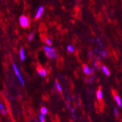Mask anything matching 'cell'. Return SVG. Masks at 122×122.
<instances>
[{"instance_id":"5bb4252c","label":"cell","mask_w":122,"mask_h":122,"mask_svg":"<svg viewBox=\"0 0 122 122\" xmlns=\"http://www.w3.org/2000/svg\"><path fill=\"white\" fill-rule=\"evenodd\" d=\"M98 52H99V53L100 54L102 57H105V56H107V52H106V51H98Z\"/></svg>"},{"instance_id":"8992f818","label":"cell","mask_w":122,"mask_h":122,"mask_svg":"<svg viewBox=\"0 0 122 122\" xmlns=\"http://www.w3.org/2000/svg\"><path fill=\"white\" fill-rule=\"evenodd\" d=\"M114 99H115V100H116V102L117 105H118L119 107H121L122 103H121V99L120 97H119L118 94H114Z\"/></svg>"},{"instance_id":"9c48e42d","label":"cell","mask_w":122,"mask_h":122,"mask_svg":"<svg viewBox=\"0 0 122 122\" xmlns=\"http://www.w3.org/2000/svg\"><path fill=\"white\" fill-rule=\"evenodd\" d=\"M102 70L103 73L105 75H106L107 76H109L110 75V70L107 69V67H106L105 66H102Z\"/></svg>"},{"instance_id":"d6986e66","label":"cell","mask_w":122,"mask_h":122,"mask_svg":"<svg viewBox=\"0 0 122 122\" xmlns=\"http://www.w3.org/2000/svg\"><path fill=\"white\" fill-rule=\"evenodd\" d=\"M0 110H1V111H3V110H4V106L2 103L0 104Z\"/></svg>"},{"instance_id":"e0dca14e","label":"cell","mask_w":122,"mask_h":122,"mask_svg":"<svg viewBox=\"0 0 122 122\" xmlns=\"http://www.w3.org/2000/svg\"><path fill=\"white\" fill-rule=\"evenodd\" d=\"M46 42L48 44V46H51V45H52V41H51V40H50L49 38H46Z\"/></svg>"},{"instance_id":"7a4b0ae2","label":"cell","mask_w":122,"mask_h":122,"mask_svg":"<svg viewBox=\"0 0 122 122\" xmlns=\"http://www.w3.org/2000/svg\"><path fill=\"white\" fill-rule=\"evenodd\" d=\"M19 23L23 28H27L29 26V20L25 15H21L19 19Z\"/></svg>"},{"instance_id":"ffe728a7","label":"cell","mask_w":122,"mask_h":122,"mask_svg":"<svg viewBox=\"0 0 122 122\" xmlns=\"http://www.w3.org/2000/svg\"><path fill=\"white\" fill-rule=\"evenodd\" d=\"M97 42L99 44V46H100L101 47H102V42H100V40H99V39H97Z\"/></svg>"},{"instance_id":"8fae6325","label":"cell","mask_w":122,"mask_h":122,"mask_svg":"<svg viewBox=\"0 0 122 122\" xmlns=\"http://www.w3.org/2000/svg\"><path fill=\"white\" fill-rule=\"evenodd\" d=\"M40 111H41V113H42V114L46 115V114L48 113V110H47L46 107H41V109H40Z\"/></svg>"},{"instance_id":"52a82bcc","label":"cell","mask_w":122,"mask_h":122,"mask_svg":"<svg viewBox=\"0 0 122 122\" xmlns=\"http://www.w3.org/2000/svg\"><path fill=\"white\" fill-rule=\"evenodd\" d=\"M37 72H38V74L40 76H42V77H46V75H47L46 70L45 69H43V68H39L38 70H37Z\"/></svg>"},{"instance_id":"ba28073f","label":"cell","mask_w":122,"mask_h":122,"mask_svg":"<svg viewBox=\"0 0 122 122\" xmlns=\"http://www.w3.org/2000/svg\"><path fill=\"white\" fill-rule=\"evenodd\" d=\"M19 54H20V60H21V61H24V60L26 59L25 51H24V48H20Z\"/></svg>"},{"instance_id":"30bf717a","label":"cell","mask_w":122,"mask_h":122,"mask_svg":"<svg viewBox=\"0 0 122 122\" xmlns=\"http://www.w3.org/2000/svg\"><path fill=\"white\" fill-rule=\"evenodd\" d=\"M97 97L98 99H102V97H103L102 92V91H101L100 89L98 90V91L97 92Z\"/></svg>"},{"instance_id":"6da1fadb","label":"cell","mask_w":122,"mask_h":122,"mask_svg":"<svg viewBox=\"0 0 122 122\" xmlns=\"http://www.w3.org/2000/svg\"><path fill=\"white\" fill-rule=\"evenodd\" d=\"M44 51L46 52L47 57H48L50 59H56L57 58L56 51L54 48H51L49 46H45L44 47Z\"/></svg>"},{"instance_id":"7c38bea8","label":"cell","mask_w":122,"mask_h":122,"mask_svg":"<svg viewBox=\"0 0 122 122\" xmlns=\"http://www.w3.org/2000/svg\"><path fill=\"white\" fill-rule=\"evenodd\" d=\"M55 85H56V88H57V90L59 91V92H61L62 91V88H61V85L56 81V83H55Z\"/></svg>"},{"instance_id":"5b68a950","label":"cell","mask_w":122,"mask_h":122,"mask_svg":"<svg viewBox=\"0 0 122 122\" xmlns=\"http://www.w3.org/2000/svg\"><path fill=\"white\" fill-rule=\"evenodd\" d=\"M83 70L84 73L86 75H90L92 73V70H90L89 67H88L86 64H84L83 66Z\"/></svg>"},{"instance_id":"2e32d148","label":"cell","mask_w":122,"mask_h":122,"mask_svg":"<svg viewBox=\"0 0 122 122\" xmlns=\"http://www.w3.org/2000/svg\"><path fill=\"white\" fill-rule=\"evenodd\" d=\"M67 51H70V52H74L75 49H74V48L72 46H67Z\"/></svg>"},{"instance_id":"9a60e30c","label":"cell","mask_w":122,"mask_h":122,"mask_svg":"<svg viewBox=\"0 0 122 122\" xmlns=\"http://www.w3.org/2000/svg\"><path fill=\"white\" fill-rule=\"evenodd\" d=\"M33 38H34V32H31V34L29 35V37H28V40L29 41H32Z\"/></svg>"},{"instance_id":"ac0fdd59","label":"cell","mask_w":122,"mask_h":122,"mask_svg":"<svg viewBox=\"0 0 122 122\" xmlns=\"http://www.w3.org/2000/svg\"><path fill=\"white\" fill-rule=\"evenodd\" d=\"M114 114H115V116H116V117L118 116V110H117L116 108H114Z\"/></svg>"},{"instance_id":"277c9868","label":"cell","mask_w":122,"mask_h":122,"mask_svg":"<svg viewBox=\"0 0 122 122\" xmlns=\"http://www.w3.org/2000/svg\"><path fill=\"white\" fill-rule=\"evenodd\" d=\"M43 12H44V7H42V6L38 8L37 11L36 15H35V18H36V19H39V18L42 16Z\"/></svg>"},{"instance_id":"4fadbf2b","label":"cell","mask_w":122,"mask_h":122,"mask_svg":"<svg viewBox=\"0 0 122 122\" xmlns=\"http://www.w3.org/2000/svg\"><path fill=\"white\" fill-rule=\"evenodd\" d=\"M39 119H40V122H46V119H45V117H44V115L40 113L39 115Z\"/></svg>"},{"instance_id":"3957f363","label":"cell","mask_w":122,"mask_h":122,"mask_svg":"<svg viewBox=\"0 0 122 122\" xmlns=\"http://www.w3.org/2000/svg\"><path fill=\"white\" fill-rule=\"evenodd\" d=\"M13 70L15 72V74L16 75V76H17V77L18 78V80L20 81V83L23 85V86H24V84H25L24 80L23 77H22V76H21V75H20V72H19V70H18V67H17V66H16L15 64H13Z\"/></svg>"}]
</instances>
